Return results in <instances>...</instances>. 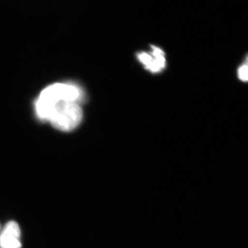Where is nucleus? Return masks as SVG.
Returning a JSON list of instances; mask_svg holds the SVG:
<instances>
[{
    "instance_id": "obj_3",
    "label": "nucleus",
    "mask_w": 248,
    "mask_h": 248,
    "mask_svg": "<svg viewBox=\"0 0 248 248\" xmlns=\"http://www.w3.org/2000/svg\"><path fill=\"white\" fill-rule=\"evenodd\" d=\"M21 232L15 221L7 223L0 235V248H21Z\"/></svg>"
},
{
    "instance_id": "obj_1",
    "label": "nucleus",
    "mask_w": 248,
    "mask_h": 248,
    "mask_svg": "<svg viewBox=\"0 0 248 248\" xmlns=\"http://www.w3.org/2000/svg\"><path fill=\"white\" fill-rule=\"evenodd\" d=\"M85 94L80 86L74 83H55L46 86L35 102V110L40 120L48 121L52 105L61 101L77 102L84 100Z\"/></svg>"
},
{
    "instance_id": "obj_5",
    "label": "nucleus",
    "mask_w": 248,
    "mask_h": 248,
    "mask_svg": "<svg viewBox=\"0 0 248 248\" xmlns=\"http://www.w3.org/2000/svg\"><path fill=\"white\" fill-rule=\"evenodd\" d=\"M238 77L239 78L244 82L248 81V65H243L238 70Z\"/></svg>"
},
{
    "instance_id": "obj_4",
    "label": "nucleus",
    "mask_w": 248,
    "mask_h": 248,
    "mask_svg": "<svg viewBox=\"0 0 248 248\" xmlns=\"http://www.w3.org/2000/svg\"><path fill=\"white\" fill-rule=\"evenodd\" d=\"M138 58L140 61L145 65V67L149 66L153 60V58L151 55L144 53V52L139 54Z\"/></svg>"
},
{
    "instance_id": "obj_2",
    "label": "nucleus",
    "mask_w": 248,
    "mask_h": 248,
    "mask_svg": "<svg viewBox=\"0 0 248 248\" xmlns=\"http://www.w3.org/2000/svg\"><path fill=\"white\" fill-rule=\"evenodd\" d=\"M82 118L83 111L80 104L61 101L52 107L48 122L60 131L70 132L79 125Z\"/></svg>"
}]
</instances>
